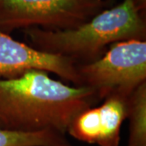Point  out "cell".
<instances>
[{"label":"cell","mask_w":146,"mask_h":146,"mask_svg":"<svg viewBox=\"0 0 146 146\" xmlns=\"http://www.w3.org/2000/svg\"><path fill=\"white\" fill-rule=\"evenodd\" d=\"M98 100L89 87L68 85L42 70L0 78V129L65 135L73 119Z\"/></svg>","instance_id":"1"},{"label":"cell","mask_w":146,"mask_h":146,"mask_svg":"<svg viewBox=\"0 0 146 146\" xmlns=\"http://www.w3.org/2000/svg\"><path fill=\"white\" fill-rule=\"evenodd\" d=\"M77 71L80 86L93 89L98 100L110 95L127 98L146 81V40L113 43L99 58L77 64Z\"/></svg>","instance_id":"3"},{"label":"cell","mask_w":146,"mask_h":146,"mask_svg":"<svg viewBox=\"0 0 146 146\" xmlns=\"http://www.w3.org/2000/svg\"><path fill=\"white\" fill-rule=\"evenodd\" d=\"M109 5L106 0H0V30L73 29Z\"/></svg>","instance_id":"4"},{"label":"cell","mask_w":146,"mask_h":146,"mask_svg":"<svg viewBox=\"0 0 146 146\" xmlns=\"http://www.w3.org/2000/svg\"><path fill=\"white\" fill-rule=\"evenodd\" d=\"M127 119L129 120L127 146H146V81L127 97Z\"/></svg>","instance_id":"7"},{"label":"cell","mask_w":146,"mask_h":146,"mask_svg":"<svg viewBox=\"0 0 146 146\" xmlns=\"http://www.w3.org/2000/svg\"><path fill=\"white\" fill-rule=\"evenodd\" d=\"M136 6L143 15H145L146 0H135Z\"/></svg>","instance_id":"10"},{"label":"cell","mask_w":146,"mask_h":146,"mask_svg":"<svg viewBox=\"0 0 146 146\" xmlns=\"http://www.w3.org/2000/svg\"><path fill=\"white\" fill-rule=\"evenodd\" d=\"M25 33L33 47L82 64L99 58L113 43L145 40L146 23L135 0H123L76 28L63 30L29 28L25 29Z\"/></svg>","instance_id":"2"},{"label":"cell","mask_w":146,"mask_h":146,"mask_svg":"<svg viewBox=\"0 0 146 146\" xmlns=\"http://www.w3.org/2000/svg\"><path fill=\"white\" fill-rule=\"evenodd\" d=\"M127 99L120 95H110L98 106L100 135L98 146H119L120 129L127 119Z\"/></svg>","instance_id":"6"},{"label":"cell","mask_w":146,"mask_h":146,"mask_svg":"<svg viewBox=\"0 0 146 146\" xmlns=\"http://www.w3.org/2000/svg\"><path fill=\"white\" fill-rule=\"evenodd\" d=\"M67 132L78 141L96 145L100 135L98 106H91L78 114L70 123Z\"/></svg>","instance_id":"9"},{"label":"cell","mask_w":146,"mask_h":146,"mask_svg":"<svg viewBox=\"0 0 146 146\" xmlns=\"http://www.w3.org/2000/svg\"><path fill=\"white\" fill-rule=\"evenodd\" d=\"M106 1H109V2H110V0H106Z\"/></svg>","instance_id":"11"},{"label":"cell","mask_w":146,"mask_h":146,"mask_svg":"<svg viewBox=\"0 0 146 146\" xmlns=\"http://www.w3.org/2000/svg\"><path fill=\"white\" fill-rule=\"evenodd\" d=\"M30 70L52 72L75 86H80L77 64L73 60L39 50L0 30V78L15 77Z\"/></svg>","instance_id":"5"},{"label":"cell","mask_w":146,"mask_h":146,"mask_svg":"<svg viewBox=\"0 0 146 146\" xmlns=\"http://www.w3.org/2000/svg\"><path fill=\"white\" fill-rule=\"evenodd\" d=\"M0 146H73L60 132L44 130L21 132L0 129Z\"/></svg>","instance_id":"8"}]
</instances>
